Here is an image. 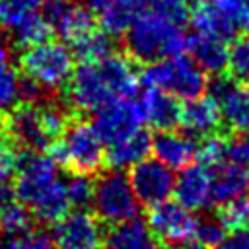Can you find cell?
<instances>
[{
	"mask_svg": "<svg viewBox=\"0 0 249 249\" xmlns=\"http://www.w3.org/2000/svg\"><path fill=\"white\" fill-rule=\"evenodd\" d=\"M138 72L128 54H109L80 62L66 82V103L70 109L93 113L105 103L121 97H134Z\"/></svg>",
	"mask_w": 249,
	"mask_h": 249,
	"instance_id": "6da1fadb",
	"label": "cell"
},
{
	"mask_svg": "<svg viewBox=\"0 0 249 249\" xmlns=\"http://www.w3.org/2000/svg\"><path fill=\"white\" fill-rule=\"evenodd\" d=\"M181 21L158 12L150 6L124 31L126 54L136 62H156L179 53H185L187 35Z\"/></svg>",
	"mask_w": 249,
	"mask_h": 249,
	"instance_id": "7a4b0ae2",
	"label": "cell"
},
{
	"mask_svg": "<svg viewBox=\"0 0 249 249\" xmlns=\"http://www.w3.org/2000/svg\"><path fill=\"white\" fill-rule=\"evenodd\" d=\"M47 154L56 165L68 167L76 173H95L105 161V150L93 124L84 119H70L58 138H54Z\"/></svg>",
	"mask_w": 249,
	"mask_h": 249,
	"instance_id": "3957f363",
	"label": "cell"
},
{
	"mask_svg": "<svg viewBox=\"0 0 249 249\" xmlns=\"http://www.w3.org/2000/svg\"><path fill=\"white\" fill-rule=\"evenodd\" d=\"M140 80L148 88L163 89L181 99L198 97L206 91L208 86L206 72L183 53L150 62L142 70Z\"/></svg>",
	"mask_w": 249,
	"mask_h": 249,
	"instance_id": "277c9868",
	"label": "cell"
},
{
	"mask_svg": "<svg viewBox=\"0 0 249 249\" xmlns=\"http://www.w3.org/2000/svg\"><path fill=\"white\" fill-rule=\"evenodd\" d=\"M74 60L76 58L66 43L47 39L21 51L19 68L25 78L56 93L62 86H66L70 74L74 72Z\"/></svg>",
	"mask_w": 249,
	"mask_h": 249,
	"instance_id": "5b68a950",
	"label": "cell"
},
{
	"mask_svg": "<svg viewBox=\"0 0 249 249\" xmlns=\"http://www.w3.org/2000/svg\"><path fill=\"white\" fill-rule=\"evenodd\" d=\"M91 204L95 216L107 224H121L138 218L140 212V202L128 177L121 169L105 171L93 181Z\"/></svg>",
	"mask_w": 249,
	"mask_h": 249,
	"instance_id": "8992f818",
	"label": "cell"
},
{
	"mask_svg": "<svg viewBox=\"0 0 249 249\" xmlns=\"http://www.w3.org/2000/svg\"><path fill=\"white\" fill-rule=\"evenodd\" d=\"M0 130L14 144L29 152H47L53 136L47 132L41 109L35 103L21 101L0 115Z\"/></svg>",
	"mask_w": 249,
	"mask_h": 249,
	"instance_id": "52a82bcc",
	"label": "cell"
},
{
	"mask_svg": "<svg viewBox=\"0 0 249 249\" xmlns=\"http://www.w3.org/2000/svg\"><path fill=\"white\" fill-rule=\"evenodd\" d=\"M41 16L47 19L53 31L60 33L68 47H74L99 29L93 12L74 0H45L41 6Z\"/></svg>",
	"mask_w": 249,
	"mask_h": 249,
	"instance_id": "ba28073f",
	"label": "cell"
},
{
	"mask_svg": "<svg viewBox=\"0 0 249 249\" xmlns=\"http://www.w3.org/2000/svg\"><path fill=\"white\" fill-rule=\"evenodd\" d=\"M16 196L25 204L31 206L51 185H54L60 177L56 171V163L45 152H29L23 150L16 169Z\"/></svg>",
	"mask_w": 249,
	"mask_h": 249,
	"instance_id": "9c48e42d",
	"label": "cell"
},
{
	"mask_svg": "<svg viewBox=\"0 0 249 249\" xmlns=\"http://www.w3.org/2000/svg\"><path fill=\"white\" fill-rule=\"evenodd\" d=\"M206 89H210V97L216 101L220 109L222 123L228 130L235 134H243L249 130V93L247 89L231 76L216 74L212 82H208Z\"/></svg>",
	"mask_w": 249,
	"mask_h": 249,
	"instance_id": "30bf717a",
	"label": "cell"
},
{
	"mask_svg": "<svg viewBox=\"0 0 249 249\" xmlns=\"http://www.w3.org/2000/svg\"><path fill=\"white\" fill-rule=\"evenodd\" d=\"M196 218L181 206L177 200H161L150 206L148 212V230L165 245H177L187 239H193Z\"/></svg>",
	"mask_w": 249,
	"mask_h": 249,
	"instance_id": "8fae6325",
	"label": "cell"
},
{
	"mask_svg": "<svg viewBox=\"0 0 249 249\" xmlns=\"http://www.w3.org/2000/svg\"><path fill=\"white\" fill-rule=\"evenodd\" d=\"M51 235L58 249H101L105 237L99 218L84 208L56 220Z\"/></svg>",
	"mask_w": 249,
	"mask_h": 249,
	"instance_id": "7c38bea8",
	"label": "cell"
},
{
	"mask_svg": "<svg viewBox=\"0 0 249 249\" xmlns=\"http://www.w3.org/2000/svg\"><path fill=\"white\" fill-rule=\"evenodd\" d=\"M128 181L138 202L146 206H154L171 196L175 175L173 169L161 163L160 160L144 158L130 167Z\"/></svg>",
	"mask_w": 249,
	"mask_h": 249,
	"instance_id": "4fadbf2b",
	"label": "cell"
},
{
	"mask_svg": "<svg viewBox=\"0 0 249 249\" xmlns=\"http://www.w3.org/2000/svg\"><path fill=\"white\" fill-rule=\"evenodd\" d=\"M93 113L95 117L91 124L103 144H111L121 136L132 132L134 128L142 126L140 107H138V101H134L132 97L113 99Z\"/></svg>",
	"mask_w": 249,
	"mask_h": 249,
	"instance_id": "5bb4252c",
	"label": "cell"
},
{
	"mask_svg": "<svg viewBox=\"0 0 249 249\" xmlns=\"http://www.w3.org/2000/svg\"><path fill=\"white\" fill-rule=\"evenodd\" d=\"M193 4L195 6L189 12V18L196 33L230 41L241 29L239 21L231 16L222 0H195Z\"/></svg>",
	"mask_w": 249,
	"mask_h": 249,
	"instance_id": "9a60e30c",
	"label": "cell"
},
{
	"mask_svg": "<svg viewBox=\"0 0 249 249\" xmlns=\"http://www.w3.org/2000/svg\"><path fill=\"white\" fill-rule=\"evenodd\" d=\"M175 198L187 210H202L212 204V171L204 163L185 165L173 183Z\"/></svg>",
	"mask_w": 249,
	"mask_h": 249,
	"instance_id": "2e32d148",
	"label": "cell"
},
{
	"mask_svg": "<svg viewBox=\"0 0 249 249\" xmlns=\"http://www.w3.org/2000/svg\"><path fill=\"white\" fill-rule=\"evenodd\" d=\"M138 107H140L142 123H148L158 130H171L179 126L181 105L175 99V95L163 89L146 86V89L138 99Z\"/></svg>",
	"mask_w": 249,
	"mask_h": 249,
	"instance_id": "e0dca14e",
	"label": "cell"
},
{
	"mask_svg": "<svg viewBox=\"0 0 249 249\" xmlns=\"http://www.w3.org/2000/svg\"><path fill=\"white\" fill-rule=\"evenodd\" d=\"M179 124L187 130L189 136H208L212 132H218L222 126L220 109L210 95L187 99V103L181 105Z\"/></svg>",
	"mask_w": 249,
	"mask_h": 249,
	"instance_id": "ac0fdd59",
	"label": "cell"
},
{
	"mask_svg": "<svg viewBox=\"0 0 249 249\" xmlns=\"http://www.w3.org/2000/svg\"><path fill=\"white\" fill-rule=\"evenodd\" d=\"M152 152V136L146 128L138 126L132 132L121 136L119 140L109 144V150L105 152V161L111 169H126L138 163L140 160L148 158Z\"/></svg>",
	"mask_w": 249,
	"mask_h": 249,
	"instance_id": "d6986e66",
	"label": "cell"
},
{
	"mask_svg": "<svg viewBox=\"0 0 249 249\" xmlns=\"http://www.w3.org/2000/svg\"><path fill=\"white\" fill-rule=\"evenodd\" d=\"M152 152L156 160L171 169H183L196 156V144L189 134L171 130H160L152 138Z\"/></svg>",
	"mask_w": 249,
	"mask_h": 249,
	"instance_id": "ffe728a7",
	"label": "cell"
},
{
	"mask_svg": "<svg viewBox=\"0 0 249 249\" xmlns=\"http://www.w3.org/2000/svg\"><path fill=\"white\" fill-rule=\"evenodd\" d=\"M228 41L204 35V33H195L187 37V47L189 56L208 74H222L228 68Z\"/></svg>",
	"mask_w": 249,
	"mask_h": 249,
	"instance_id": "44dd1931",
	"label": "cell"
},
{
	"mask_svg": "<svg viewBox=\"0 0 249 249\" xmlns=\"http://www.w3.org/2000/svg\"><path fill=\"white\" fill-rule=\"evenodd\" d=\"M148 0H103L97 8L99 27L111 37L124 35L130 23L146 10Z\"/></svg>",
	"mask_w": 249,
	"mask_h": 249,
	"instance_id": "7402d4cb",
	"label": "cell"
},
{
	"mask_svg": "<svg viewBox=\"0 0 249 249\" xmlns=\"http://www.w3.org/2000/svg\"><path fill=\"white\" fill-rule=\"evenodd\" d=\"M210 171H212V204L224 206L245 195V189L249 187V177L245 167L224 161L216 167H210Z\"/></svg>",
	"mask_w": 249,
	"mask_h": 249,
	"instance_id": "603a6c76",
	"label": "cell"
},
{
	"mask_svg": "<svg viewBox=\"0 0 249 249\" xmlns=\"http://www.w3.org/2000/svg\"><path fill=\"white\" fill-rule=\"evenodd\" d=\"M156 243L148 226L140 218L113 224L111 231L103 237L101 249H154Z\"/></svg>",
	"mask_w": 249,
	"mask_h": 249,
	"instance_id": "cb8c5ba5",
	"label": "cell"
},
{
	"mask_svg": "<svg viewBox=\"0 0 249 249\" xmlns=\"http://www.w3.org/2000/svg\"><path fill=\"white\" fill-rule=\"evenodd\" d=\"M70 208V202H68V196H66V187H64V181L58 179L54 185H51L31 206V214L37 216L41 222H51L54 224L56 220H60Z\"/></svg>",
	"mask_w": 249,
	"mask_h": 249,
	"instance_id": "d4e9b609",
	"label": "cell"
},
{
	"mask_svg": "<svg viewBox=\"0 0 249 249\" xmlns=\"http://www.w3.org/2000/svg\"><path fill=\"white\" fill-rule=\"evenodd\" d=\"M51 35H53L51 25L47 23V19L37 10L31 12L23 21H19L10 31L12 43L16 47H19V49H27V47H33V45H37L41 41H47Z\"/></svg>",
	"mask_w": 249,
	"mask_h": 249,
	"instance_id": "484cf974",
	"label": "cell"
},
{
	"mask_svg": "<svg viewBox=\"0 0 249 249\" xmlns=\"http://www.w3.org/2000/svg\"><path fill=\"white\" fill-rule=\"evenodd\" d=\"M31 222H33L31 210H27V206L18 200L6 206L4 210H0V231L8 237L21 235L31 228Z\"/></svg>",
	"mask_w": 249,
	"mask_h": 249,
	"instance_id": "4316f807",
	"label": "cell"
},
{
	"mask_svg": "<svg viewBox=\"0 0 249 249\" xmlns=\"http://www.w3.org/2000/svg\"><path fill=\"white\" fill-rule=\"evenodd\" d=\"M72 54L80 60V62H88V60H97L105 54H109L113 51L111 45V35H107L105 31L97 29L93 31L89 37H86L84 41L76 43L74 47H70Z\"/></svg>",
	"mask_w": 249,
	"mask_h": 249,
	"instance_id": "83f0119b",
	"label": "cell"
},
{
	"mask_svg": "<svg viewBox=\"0 0 249 249\" xmlns=\"http://www.w3.org/2000/svg\"><path fill=\"white\" fill-rule=\"evenodd\" d=\"M35 10L37 0H0V29L12 31Z\"/></svg>",
	"mask_w": 249,
	"mask_h": 249,
	"instance_id": "f1b7e54d",
	"label": "cell"
},
{
	"mask_svg": "<svg viewBox=\"0 0 249 249\" xmlns=\"http://www.w3.org/2000/svg\"><path fill=\"white\" fill-rule=\"evenodd\" d=\"M226 148H228V136L212 132L208 136H202V142L196 146V156L200 158V163L206 167H216L226 161Z\"/></svg>",
	"mask_w": 249,
	"mask_h": 249,
	"instance_id": "f546056e",
	"label": "cell"
},
{
	"mask_svg": "<svg viewBox=\"0 0 249 249\" xmlns=\"http://www.w3.org/2000/svg\"><path fill=\"white\" fill-rule=\"evenodd\" d=\"M64 187H66V196H68L70 206H76L80 210V208H86L88 204H91L93 181L89 179L88 173H76L74 171L64 181Z\"/></svg>",
	"mask_w": 249,
	"mask_h": 249,
	"instance_id": "4dcf8cb0",
	"label": "cell"
},
{
	"mask_svg": "<svg viewBox=\"0 0 249 249\" xmlns=\"http://www.w3.org/2000/svg\"><path fill=\"white\" fill-rule=\"evenodd\" d=\"M218 220L230 231L231 230H239V228H249V196L241 195L239 198L224 204L220 208Z\"/></svg>",
	"mask_w": 249,
	"mask_h": 249,
	"instance_id": "1f68e13d",
	"label": "cell"
},
{
	"mask_svg": "<svg viewBox=\"0 0 249 249\" xmlns=\"http://www.w3.org/2000/svg\"><path fill=\"white\" fill-rule=\"evenodd\" d=\"M19 99V76L12 62L0 64V115L10 111Z\"/></svg>",
	"mask_w": 249,
	"mask_h": 249,
	"instance_id": "d6a6232c",
	"label": "cell"
},
{
	"mask_svg": "<svg viewBox=\"0 0 249 249\" xmlns=\"http://www.w3.org/2000/svg\"><path fill=\"white\" fill-rule=\"evenodd\" d=\"M228 68L237 82H249V37L237 39L228 49Z\"/></svg>",
	"mask_w": 249,
	"mask_h": 249,
	"instance_id": "836d02e7",
	"label": "cell"
},
{
	"mask_svg": "<svg viewBox=\"0 0 249 249\" xmlns=\"http://www.w3.org/2000/svg\"><path fill=\"white\" fill-rule=\"evenodd\" d=\"M226 231L228 230L224 228V224L218 218L204 216V218L196 220L193 239H196L204 247H216V245H220L226 239Z\"/></svg>",
	"mask_w": 249,
	"mask_h": 249,
	"instance_id": "e575fe53",
	"label": "cell"
},
{
	"mask_svg": "<svg viewBox=\"0 0 249 249\" xmlns=\"http://www.w3.org/2000/svg\"><path fill=\"white\" fill-rule=\"evenodd\" d=\"M18 161H19L18 146H14L0 130V183H8L16 175Z\"/></svg>",
	"mask_w": 249,
	"mask_h": 249,
	"instance_id": "d590c367",
	"label": "cell"
},
{
	"mask_svg": "<svg viewBox=\"0 0 249 249\" xmlns=\"http://www.w3.org/2000/svg\"><path fill=\"white\" fill-rule=\"evenodd\" d=\"M14 249H58L53 235L45 230H27L21 235H18V241Z\"/></svg>",
	"mask_w": 249,
	"mask_h": 249,
	"instance_id": "8d00e7d4",
	"label": "cell"
},
{
	"mask_svg": "<svg viewBox=\"0 0 249 249\" xmlns=\"http://www.w3.org/2000/svg\"><path fill=\"white\" fill-rule=\"evenodd\" d=\"M195 0H148V6L158 10V12H163L167 14L169 18L185 23L189 19V6L193 4Z\"/></svg>",
	"mask_w": 249,
	"mask_h": 249,
	"instance_id": "74e56055",
	"label": "cell"
},
{
	"mask_svg": "<svg viewBox=\"0 0 249 249\" xmlns=\"http://www.w3.org/2000/svg\"><path fill=\"white\" fill-rule=\"evenodd\" d=\"M226 161L239 165V167H249V140L243 138L241 134L228 138V148H226Z\"/></svg>",
	"mask_w": 249,
	"mask_h": 249,
	"instance_id": "f35d334b",
	"label": "cell"
},
{
	"mask_svg": "<svg viewBox=\"0 0 249 249\" xmlns=\"http://www.w3.org/2000/svg\"><path fill=\"white\" fill-rule=\"evenodd\" d=\"M231 16L239 21V25L249 23V0H224Z\"/></svg>",
	"mask_w": 249,
	"mask_h": 249,
	"instance_id": "ab89813d",
	"label": "cell"
},
{
	"mask_svg": "<svg viewBox=\"0 0 249 249\" xmlns=\"http://www.w3.org/2000/svg\"><path fill=\"white\" fill-rule=\"evenodd\" d=\"M224 243L231 249H249V228L231 230V233L224 239Z\"/></svg>",
	"mask_w": 249,
	"mask_h": 249,
	"instance_id": "60d3db41",
	"label": "cell"
},
{
	"mask_svg": "<svg viewBox=\"0 0 249 249\" xmlns=\"http://www.w3.org/2000/svg\"><path fill=\"white\" fill-rule=\"evenodd\" d=\"M16 200H18V196H16L14 187H10L8 183H0V210H4L6 206H10Z\"/></svg>",
	"mask_w": 249,
	"mask_h": 249,
	"instance_id": "b9f144b4",
	"label": "cell"
},
{
	"mask_svg": "<svg viewBox=\"0 0 249 249\" xmlns=\"http://www.w3.org/2000/svg\"><path fill=\"white\" fill-rule=\"evenodd\" d=\"M175 249H206L202 243H198L196 239H187V241H183V243H177V245H173Z\"/></svg>",
	"mask_w": 249,
	"mask_h": 249,
	"instance_id": "7bdbcfd3",
	"label": "cell"
},
{
	"mask_svg": "<svg viewBox=\"0 0 249 249\" xmlns=\"http://www.w3.org/2000/svg\"><path fill=\"white\" fill-rule=\"evenodd\" d=\"M76 2L82 4V6H86V8H89V10H97L103 0H76Z\"/></svg>",
	"mask_w": 249,
	"mask_h": 249,
	"instance_id": "ee69618b",
	"label": "cell"
},
{
	"mask_svg": "<svg viewBox=\"0 0 249 249\" xmlns=\"http://www.w3.org/2000/svg\"><path fill=\"white\" fill-rule=\"evenodd\" d=\"M212 249H231V247H228V245H226V243L222 241L220 245H216V247H212Z\"/></svg>",
	"mask_w": 249,
	"mask_h": 249,
	"instance_id": "f6af8a7d",
	"label": "cell"
},
{
	"mask_svg": "<svg viewBox=\"0 0 249 249\" xmlns=\"http://www.w3.org/2000/svg\"><path fill=\"white\" fill-rule=\"evenodd\" d=\"M0 249H14L12 243H0Z\"/></svg>",
	"mask_w": 249,
	"mask_h": 249,
	"instance_id": "bcb514c9",
	"label": "cell"
},
{
	"mask_svg": "<svg viewBox=\"0 0 249 249\" xmlns=\"http://www.w3.org/2000/svg\"><path fill=\"white\" fill-rule=\"evenodd\" d=\"M154 249H165V247H160V245H156V247H154Z\"/></svg>",
	"mask_w": 249,
	"mask_h": 249,
	"instance_id": "7dc6e473",
	"label": "cell"
},
{
	"mask_svg": "<svg viewBox=\"0 0 249 249\" xmlns=\"http://www.w3.org/2000/svg\"><path fill=\"white\" fill-rule=\"evenodd\" d=\"M245 89H247V93H249V84H247V88H245Z\"/></svg>",
	"mask_w": 249,
	"mask_h": 249,
	"instance_id": "c3c4849f",
	"label": "cell"
},
{
	"mask_svg": "<svg viewBox=\"0 0 249 249\" xmlns=\"http://www.w3.org/2000/svg\"><path fill=\"white\" fill-rule=\"evenodd\" d=\"M247 29H249V23H247Z\"/></svg>",
	"mask_w": 249,
	"mask_h": 249,
	"instance_id": "681fc988",
	"label": "cell"
},
{
	"mask_svg": "<svg viewBox=\"0 0 249 249\" xmlns=\"http://www.w3.org/2000/svg\"><path fill=\"white\" fill-rule=\"evenodd\" d=\"M247 177H249V173H247Z\"/></svg>",
	"mask_w": 249,
	"mask_h": 249,
	"instance_id": "f907efd6",
	"label": "cell"
}]
</instances>
